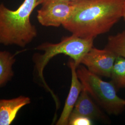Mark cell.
Segmentation results:
<instances>
[{"mask_svg":"<svg viewBox=\"0 0 125 125\" xmlns=\"http://www.w3.org/2000/svg\"><path fill=\"white\" fill-rule=\"evenodd\" d=\"M30 102V99L23 96L10 100H0V125L11 124L20 109Z\"/></svg>","mask_w":125,"mask_h":125,"instance_id":"9c48e42d","label":"cell"},{"mask_svg":"<svg viewBox=\"0 0 125 125\" xmlns=\"http://www.w3.org/2000/svg\"><path fill=\"white\" fill-rule=\"evenodd\" d=\"M122 17L124 18V20L125 21V5L124 7V9H123V16Z\"/></svg>","mask_w":125,"mask_h":125,"instance_id":"9a60e30c","label":"cell"},{"mask_svg":"<svg viewBox=\"0 0 125 125\" xmlns=\"http://www.w3.org/2000/svg\"><path fill=\"white\" fill-rule=\"evenodd\" d=\"M68 125H92V120L87 117L72 113L69 119Z\"/></svg>","mask_w":125,"mask_h":125,"instance_id":"4fadbf2b","label":"cell"},{"mask_svg":"<svg viewBox=\"0 0 125 125\" xmlns=\"http://www.w3.org/2000/svg\"><path fill=\"white\" fill-rule=\"evenodd\" d=\"M94 40L82 38L72 34L71 36L62 38L61 41L58 43H45L37 47V50L44 52L42 54H36L33 56L38 76L45 88L51 93L56 103L58 102L57 98L46 84L43 76L45 67L52 58L61 54L70 57L77 67L80 64L84 55L93 47Z\"/></svg>","mask_w":125,"mask_h":125,"instance_id":"3957f363","label":"cell"},{"mask_svg":"<svg viewBox=\"0 0 125 125\" xmlns=\"http://www.w3.org/2000/svg\"><path fill=\"white\" fill-rule=\"evenodd\" d=\"M117 56L112 51L105 48L92 47L82 58V64L89 71L99 76L110 77Z\"/></svg>","mask_w":125,"mask_h":125,"instance_id":"8992f818","label":"cell"},{"mask_svg":"<svg viewBox=\"0 0 125 125\" xmlns=\"http://www.w3.org/2000/svg\"><path fill=\"white\" fill-rule=\"evenodd\" d=\"M76 73L83 88L102 109L116 116L124 111L125 100L117 95L112 82L103 80L81 64L76 67Z\"/></svg>","mask_w":125,"mask_h":125,"instance_id":"277c9868","label":"cell"},{"mask_svg":"<svg viewBox=\"0 0 125 125\" xmlns=\"http://www.w3.org/2000/svg\"><path fill=\"white\" fill-rule=\"evenodd\" d=\"M124 0V1H125V0Z\"/></svg>","mask_w":125,"mask_h":125,"instance_id":"2e32d148","label":"cell"},{"mask_svg":"<svg viewBox=\"0 0 125 125\" xmlns=\"http://www.w3.org/2000/svg\"><path fill=\"white\" fill-rule=\"evenodd\" d=\"M57 0H38V6L40 5H41L45 3L53 1H57Z\"/></svg>","mask_w":125,"mask_h":125,"instance_id":"5bb4252c","label":"cell"},{"mask_svg":"<svg viewBox=\"0 0 125 125\" xmlns=\"http://www.w3.org/2000/svg\"><path fill=\"white\" fill-rule=\"evenodd\" d=\"M15 61L14 56L6 51H0V87L13 76L12 66Z\"/></svg>","mask_w":125,"mask_h":125,"instance_id":"30bf717a","label":"cell"},{"mask_svg":"<svg viewBox=\"0 0 125 125\" xmlns=\"http://www.w3.org/2000/svg\"><path fill=\"white\" fill-rule=\"evenodd\" d=\"M72 113L87 117L92 121L108 122L102 109L91 98L84 88L81 91Z\"/></svg>","mask_w":125,"mask_h":125,"instance_id":"ba28073f","label":"cell"},{"mask_svg":"<svg viewBox=\"0 0 125 125\" xmlns=\"http://www.w3.org/2000/svg\"><path fill=\"white\" fill-rule=\"evenodd\" d=\"M69 67L72 73L71 85L69 92L65 101L62 112L56 123L57 125H68V121L75 105L83 87L79 80L76 73V66L74 61L71 59L68 62Z\"/></svg>","mask_w":125,"mask_h":125,"instance_id":"52a82bcc","label":"cell"},{"mask_svg":"<svg viewBox=\"0 0 125 125\" xmlns=\"http://www.w3.org/2000/svg\"><path fill=\"white\" fill-rule=\"evenodd\" d=\"M105 48L112 51L118 56L125 58V31L109 36Z\"/></svg>","mask_w":125,"mask_h":125,"instance_id":"7c38bea8","label":"cell"},{"mask_svg":"<svg viewBox=\"0 0 125 125\" xmlns=\"http://www.w3.org/2000/svg\"><path fill=\"white\" fill-rule=\"evenodd\" d=\"M38 6V0H24L12 10L0 4V44L24 47L32 41L37 31L30 17Z\"/></svg>","mask_w":125,"mask_h":125,"instance_id":"7a4b0ae2","label":"cell"},{"mask_svg":"<svg viewBox=\"0 0 125 125\" xmlns=\"http://www.w3.org/2000/svg\"><path fill=\"white\" fill-rule=\"evenodd\" d=\"M76 5V0H57L45 3L37 12L39 22L45 27L62 26L70 17Z\"/></svg>","mask_w":125,"mask_h":125,"instance_id":"5b68a950","label":"cell"},{"mask_svg":"<svg viewBox=\"0 0 125 125\" xmlns=\"http://www.w3.org/2000/svg\"><path fill=\"white\" fill-rule=\"evenodd\" d=\"M110 78L116 89L125 88V58L117 57L113 67Z\"/></svg>","mask_w":125,"mask_h":125,"instance_id":"8fae6325","label":"cell"},{"mask_svg":"<svg viewBox=\"0 0 125 125\" xmlns=\"http://www.w3.org/2000/svg\"><path fill=\"white\" fill-rule=\"evenodd\" d=\"M76 8L62 25L72 34L94 39L107 32L123 16L124 0H76Z\"/></svg>","mask_w":125,"mask_h":125,"instance_id":"6da1fadb","label":"cell"}]
</instances>
